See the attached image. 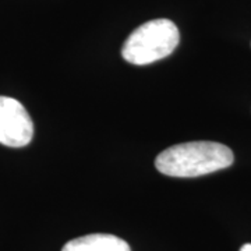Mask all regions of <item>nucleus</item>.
Segmentation results:
<instances>
[{
	"label": "nucleus",
	"instance_id": "1",
	"mask_svg": "<svg viewBox=\"0 0 251 251\" xmlns=\"http://www.w3.org/2000/svg\"><path fill=\"white\" fill-rule=\"evenodd\" d=\"M234 161L229 147L214 141H191L162 151L155 166L172 177H198L229 168Z\"/></svg>",
	"mask_w": 251,
	"mask_h": 251
},
{
	"label": "nucleus",
	"instance_id": "2",
	"mask_svg": "<svg viewBox=\"0 0 251 251\" xmlns=\"http://www.w3.org/2000/svg\"><path fill=\"white\" fill-rule=\"evenodd\" d=\"M177 25L168 18H156L135 28L126 39L122 56L126 62L145 66L168 57L177 48Z\"/></svg>",
	"mask_w": 251,
	"mask_h": 251
},
{
	"label": "nucleus",
	"instance_id": "3",
	"mask_svg": "<svg viewBox=\"0 0 251 251\" xmlns=\"http://www.w3.org/2000/svg\"><path fill=\"white\" fill-rule=\"evenodd\" d=\"M34 137L32 119L21 102L10 97H0V144L21 148Z\"/></svg>",
	"mask_w": 251,
	"mask_h": 251
},
{
	"label": "nucleus",
	"instance_id": "4",
	"mask_svg": "<svg viewBox=\"0 0 251 251\" xmlns=\"http://www.w3.org/2000/svg\"><path fill=\"white\" fill-rule=\"evenodd\" d=\"M62 251H131V249L128 243L117 236L92 233L67 242Z\"/></svg>",
	"mask_w": 251,
	"mask_h": 251
},
{
	"label": "nucleus",
	"instance_id": "5",
	"mask_svg": "<svg viewBox=\"0 0 251 251\" xmlns=\"http://www.w3.org/2000/svg\"><path fill=\"white\" fill-rule=\"evenodd\" d=\"M240 251H251V243H247V244H244Z\"/></svg>",
	"mask_w": 251,
	"mask_h": 251
}]
</instances>
